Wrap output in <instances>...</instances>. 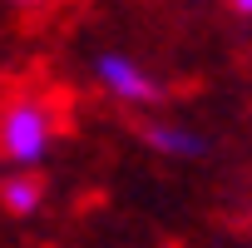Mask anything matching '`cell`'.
Wrapping results in <instances>:
<instances>
[{"mask_svg": "<svg viewBox=\"0 0 252 248\" xmlns=\"http://www.w3.org/2000/svg\"><path fill=\"white\" fill-rule=\"evenodd\" d=\"M55 104L40 94H15L0 109V154H5L20 174L35 169L50 149H55Z\"/></svg>", "mask_w": 252, "mask_h": 248, "instance_id": "6da1fadb", "label": "cell"}, {"mask_svg": "<svg viewBox=\"0 0 252 248\" xmlns=\"http://www.w3.org/2000/svg\"><path fill=\"white\" fill-rule=\"evenodd\" d=\"M94 80L104 84V94H109L114 104H158V99H163L158 80H154L134 55H119V50H104V55L94 60Z\"/></svg>", "mask_w": 252, "mask_h": 248, "instance_id": "7a4b0ae2", "label": "cell"}, {"mask_svg": "<svg viewBox=\"0 0 252 248\" xmlns=\"http://www.w3.org/2000/svg\"><path fill=\"white\" fill-rule=\"evenodd\" d=\"M144 144H149L154 154H168V159H198V154L208 149V139L193 134V129H183V124H149V129H144Z\"/></svg>", "mask_w": 252, "mask_h": 248, "instance_id": "3957f363", "label": "cell"}, {"mask_svg": "<svg viewBox=\"0 0 252 248\" xmlns=\"http://www.w3.org/2000/svg\"><path fill=\"white\" fill-rule=\"evenodd\" d=\"M0 199H5V208L10 213H20V218H30L40 204H45V184L35 179V174H15V179H5V189H0Z\"/></svg>", "mask_w": 252, "mask_h": 248, "instance_id": "277c9868", "label": "cell"}, {"mask_svg": "<svg viewBox=\"0 0 252 248\" xmlns=\"http://www.w3.org/2000/svg\"><path fill=\"white\" fill-rule=\"evenodd\" d=\"M5 5H15V10H35V5H50V0H5Z\"/></svg>", "mask_w": 252, "mask_h": 248, "instance_id": "5b68a950", "label": "cell"}, {"mask_svg": "<svg viewBox=\"0 0 252 248\" xmlns=\"http://www.w3.org/2000/svg\"><path fill=\"white\" fill-rule=\"evenodd\" d=\"M232 5H237V10H242V15H252V0H232Z\"/></svg>", "mask_w": 252, "mask_h": 248, "instance_id": "8992f818", "label": "cell"}]
</instances>
